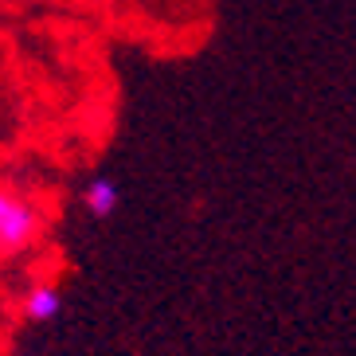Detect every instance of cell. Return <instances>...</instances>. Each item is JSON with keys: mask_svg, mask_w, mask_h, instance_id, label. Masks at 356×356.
<instances>
[{"mask_svg": "<svg viewBox=\"0 0 356 356\" xmlns=\"http://www.w3.org/2000/svg\"><path fill=\"white\" fill-rule=\"evenodd\" d=\"M35 231V211L28 200L12 196V192H4L0 196V247H4V254L20 251L24 243L32 239Z\"/></svg>", "mask_w": 356, "mask_h": 356, "instance_id": "6da1fadb", "label": "cell"}, {"mask_svg": "<svg viewBox=\"0 0 356 356\" xmlns=\"http://www.w3.org/2000/svg\"><path fill=\"white\" fill-rule=\"evenodd\" d=\"M24 321H32V325H43V321H51L59 309H63V293H59V286H32V290L24 293Z\"/></svg>", "mask_w": 356, "mask_h": 356, "instance_id": "7a4b0ae2", "label": "cell"}, {"mask_svg": "<svg viewBox=\"0 0 356 356\" xmlns=\"http://www.w3.org/2000/svg\"><path fill=\"white\" fill-rule=\"evenodd\" d=\"M83 204H86V211H90L95 220H110V216L118 211V204H122V192H118L114 180L98 177L83 188Z\"/></svg>", "mask_w": 356, "mask_h": 356, "instance_id": "3957f363", "label": "cell"}]
</instances>
